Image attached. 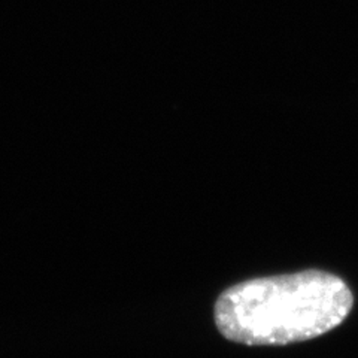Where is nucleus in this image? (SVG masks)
Listing matches in <instances>:
<instances>
[{
    "instance_id": "1",
    "label": "nucleus",
    "mask_w": 358,
    "mask_h": 358,
    "mask_svg": "<svg viewBox=\"0 0 358 358\" xmlns=\"http://www.w3.org/2000/svg\"><path fill=\"white\" fill-rule=\"evenodd\" d=\"M354 297L342 278L305 271L257 278L224 291L215 322L224 338L243 345H288L315 339L350 315Z\"/></svg>"
}]
</instances>
